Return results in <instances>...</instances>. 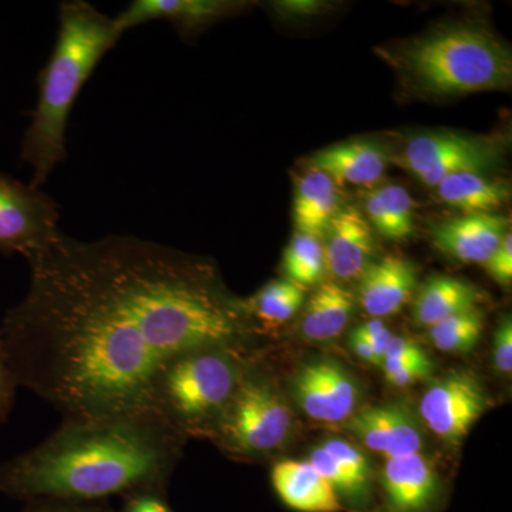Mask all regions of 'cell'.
I'll use <instances>...</instances> for the list:
<instances>
[{"label": "cell", "instance_id": "obj_1", "mask_svg": "<svg viewBox=\"0 0 512 512\" xmlns=\"http://www.w3.org/2000/svg\"><path fill=\"white\" fill-rule=\"evenodd\" d=\"M28 264V292L3 316L0 338L18 387L63 420L151 410L171 360L244 346L254 332L247 305L210 265L157 242L62 232Z\"/></svg>", "mask_w": 512, "mask_h": 512}, {"label": "cell", "instance_id": "obj_2", "mask_svg": "<svg viewBox=\"0 0 512 512\" xmlns=\"http://www.w3.org/2000/svg\"><path fill=\"white\" fill-rule=\"evenodd\" d=\"M185 439L154 410L63 420L42 443L0 464V491L72 501L153 493L173 473Z\"/></svg>", "mask_w": 512, "mask_h": 512}, {"label": "cell", "instance_id": "obj_3", "mask_svg": "<svg viewBox=\"0 0 512 512\" xmlns=\"http://www.w3.org/2000/svg\"><path fill=\"white\" fill-rule=\"evenodd\" d=\"M121 36L114 18L86 0L59 6L55 49L37 77V104L20 150L22 160L32 167V187L45 184L66 158L67 121L77 94Z\"/></svg>", "mask_w": 512, "mask_h": 512}, {"label": "cell", "instance_id": "obj_4", "mask_svg": "<svg viewBox=\"0 0 512 512\" xmlns=\"http://www.w3.org/2000/svg\"><path fill=\"white\" fill-rule=\"evenodd\" d=\"M396 62L421 92L436 97L507 89L510 49L485 28L454 25L406 43Z\"/></svg>", "mask_w": 512, "mask_h": 512}, {"label": "cell", "instance_id": "obj_5", "mask_svg": "<svg viewBox=\"0 0 512 512\" xmlns=\"http://www.w3.org/2000/svg\"><path fill=\"white\" fill-rule=\"evenodd\" d=\"M242 346H211L175 357L153 387L151 410L185 437L212 436L244 375Z\"/></svg>", "mask_w": 512, "mask_h": 512}, {"label": "cell", "instance_id": "obj_6", "mask_svg": "<svg viewBox=\"0 0 512 512\" xmlns=\"http://www.w3.org/2000/svg\"><path fill=\"white\" fill-rule=\"evenodd\" d=\"M292 424L291 409L274 384L245 366L212 437L229 453L261 456L285 443Z\"/></svg>", "mask_w": 512, "mask_h": 512}, {"label": "cell", "instance_id": "obj_7", "mask_svg": "<svg viewBox=\"0 0 512 512\" xmlns=\"http://www.w3.org/2000/svg\"><path fill=\"white\" fill-rule=\"evenodd\" d=\"M505 154V141L498 137L458 133H427L413 137L389 163L407 171L429 187L457 173H484Z\"/></svg>", "mask_w": 512, "mask_h": 512}, {"label": "cell", "instance_id": "obj_8", "mask_svg": "<svg viewBox=\"0 0 512 512\" xmlns=\"http://www.w3.org/2000/svg\"><path fill=\"white\" fill-rule=\"evenodd\" d=\"M60 207L40 188L0 174V252L26 261L62 235Z\"/></svg>", "mask_w": 512, "mask_h": 512}, {"label": "cell", "instance_id": "obj_9", "mask_svg": "<svg viewBox=\"0 0 512 512\" xmlns=\"http://www.w3.org/2000/svg\"><path fill=\"white\" fill-rule=\"evenodd\" d=\"M488 397L476 377L451 373L431 384L419 412L431 433L448 444L460 443L488 407Z\"/></svg>", "mask_w": 512, "mask_h": 512}, {"label": "cell", "instance_id": "obj_10", "mask_svg": "<svg viewBox=\"0 0 512 512\" xmlns=\"http://www.w3.org/2000/svg\"><path fill=\"white\" fill-rule=\"evenodd\" d=\"M293 396L309 419L336 424L356 413L360 393L348 370L332 360H320L299 370Z\"/></svg>", "mask_w": 512, "mask_h": 512}, {"label": "cell", "instance_id": "obj_11", "mask_svg": "<svg viewBox=\"0 0 512 512\" xmlns=\"http://www.w3.org/2000/svg\"><path fill=\"white\" fill-rule=\"evenodd\" d=\"M247 5L229 0H136L114 18V23L124 35L144 23L167 20L181 36L190 37L217 20L241 12Z\"/></svg>", "mask_w": 512, "mask_h": 512}, {"label": "cell", "instance_id": "obj_12", "mask_svg": "<svg viewBox=\"0 0 512 512\" xmlns=\"http://www.w3.org/2000/svg\"><path fill=\"white\" fill-rule=\"evenodd\" d=\"M348 427L363 446L386 458L410 456L423 448L420 424L400 404H383L355 413Z\"/></svg>", "mask_w": 512, "mask_h": 512}, {"label": "cell", "instance_id": "obj_13", "mask_svg": "<svg viewBox=\"0 0 512 512\" xmlns=\"http://www.w3.org/2000/svg\"><path fill=\"white\" fill-rule=\"evenodd\" d=\"M325 265L333 278H360L375 254L372 225L355 207L340 208L325 232Z\"/></svg>", "mask_w": 512, "mask_h": 512}, {"label": "cell", "instance_id": "obj_14", "mask_svg": "<svg viewBox=\"0 0 512 512\" xmlns=\"http://www.w3.org/2000/svg\"><path fill=\"white\" fill-rule=\"evenodd\" d=\"M510 222L504 215H463L440 222L431 232L434 247L464 264H487Z\"/></svg>", "mask_w": 512, "mask_h": 512}, {"label": "cell", "instance_id": "obj_15", "mask_svg": "<svg viewBox=\"0 0 512 512\" xmlns=\"http://www.w3.org/2000/svg\"><path fill=\"white\" fill-rule=\"evenodd\" d=\"M416 286V266L400 256H386L360 276V303L373 318L396 315L413 298Z\"/></svg>", "mask_w": 512, "mask_h": 512}, {"label": "cell", "instance_id": "obj_16", "mask_svg": "<svg viewBox=\"0 0 512 512\" xmlns=\"http://www.w3.org/2000/svg\"><path fill=\"white\" fill-rule=\"evenodd\" d=\"M383 485L392 512H423L437 491L433 466L420 453L386 458Z\"/></svg>", "mask_w": 512, "mask_h": 512}, {"label": "cell", "instance_id": "obj_17", "mask_svg": "<svg viewBox=\"0 0 512 512\" xmlns=\"http://www.w3.org/2000/svg\"><path fill=\"white\" fill-rule=\"evenodd\" d=\"M389 156L369 141L339 144L312 157V168L328 174L335 183L372 187L386 173Z\"/></svg>", "mask_w": 512, "mask_h": 512}, {"label": "cell", "instance_id": "obj_18", "mask_svg": "<svg viewBox=\"0 0 512 512\" xmlns=\"http://www.w3.org/2000/svg\"><path fill=\"white\" fill-rule=\"evenodd\" d=\"M272 484L288 507L302 512H338L335 488L308 461L285 460L272 470Z\"/></svg>", "mask_w": 512, "mask_h": 512}, {"label": "cell", "instance_id": "obj_19", "mask_svg": "<svg viewBox=\"0 0 512 512\" xmlns=\"http://www.w3.org/2000/svg\"><path fill=\"white\" fill-rule=\"evenodd\" d=\"M338 188L328 174L311 168L296 183L293 220L298 232L322 237L340 210Z\"/></svg>", "mask_w": 512, "mask_h": 512}, {"label": "cell", "instance_id": "obj_20", "mask_svg": "<svg viewBox=\"0 0 512 512\" xmlns=\"http://www.w3.org/2000/svg\"><path fill=\"white\" fill-rule=\"evenodd\" d=\"M440 201L464 215L495 214L511 197L510 184L483 173L448 175L436 185Z\"/></svg>", "mask_w": 512, "mask_h": 512}, {"label": "cell", "instance_id": "obj_21", "mask_svg": "<svg viewBox=\"0 0 512 512\" xmlns=\"http://www.w3.org/2000/svg\"><path fill=\"white\" fill-rule=\"evenodd\" d=\"M477 301L476 288L463 279L433 276L414 299L413 320L421 328L430 329L457 313L476 308Z\"/></svg>", "mask_w": 512, "mask_h": 512}, {"label": "cell", "instance_id": "obj_22", "mask_svg": "<svg viewBox=\"0 0 512 512\" xmlns=\"http://www.w3.org/2000/svg\"><path fill=\"white\" fill-rule=\"evenodd\" d=\"M355 309L352 293L336 282H325L316 289L301 323V332L312 342L338 338L348 326Z\"/></svg>", "mask_w": 512, "mask_h": 512}, {"label": "cell", "instance_id": "obj_23", "mask_svg": "<svg viewBox=\"0 0 512 512\" xmlns=\"http://www.w3.org/2000/svg\"><path fill=\"white\" fill-rule=\"evenodd\" d=\"M305 302V289L288 279L268 282L245 302L252 319L264 325H282L298 313Z\"/></svg>", "mask_w": 512, "mask_h": 512}, {"label": "cell", "instance_id": "obj_24", "mask_svg": "<svg viewBox=\"0 0 512 512\" xmlns=\"http://www.w3.org/2000/svg\"><path fill=\"white\" fill-rule=\"evenodd\" d=\"M326 271L320 238L296 232L284 255L286 279L305 289L315 285Z\"/></svg>", "mask_w": 512, "mask_h": 512}, {"label": "cell", "instance_id": "obj_25", "mask_svg": "<svg viewBox=\"0 0 512 512\" xmlns=\"http://www.w3.org/2000/svg\"><path fill=\"white\" fill-rule=\"evenodd\" d=\"M484 316L477 308L457 313L430 328L434 348L446 353H466L476 348L483 335Z\"/></svg>", "mask_w": 512, "mask_h": 512}, {"label": "cell", "instance_id": "obj_26", "mask_svg": "<svg viewBox=\"0 0 512 512\" xmlns=\"http://www.w3.org/2000/svg\"><path fill=\"white\" fill-rule=\"evenodd\" d=\"M377 197L392 222L393 239L403 241L412 237L414 231L413 200L402 185L387 184L376 188Z\"/></svg>", "mask_w": 512, "mask_h": 512}, {"label": "cell", "instance_id": "obj_27", "mask_svg": "<svg viewBox=\"0 0 512 512\" xmlns=\"http://www.w3.org/2000/svg\"><path fill=\"white\" fill-rule=\"evenodd\" d=\"M387 382L394 387H407L430 375L433 370L426 353L417 356L384 359L382 363Z\"/></svg>", "mask_w": 512, "mask_h": 512}, {"label": "cell", "instance_id": "obj_28", "mask_svg": "<svg viewBox=\"0 0 512 512\" xmlns=\"http://www.w3.org/2000/svg\"><path fill=\"white\" fill-rule=\"evenodd\" d=\"M322 447L338 461L340 467L352 478L360 494L365 493L367 480H369V464L366 457L348 441L333 439L326 441Z\"/></svg>", "mask_w": 512, "mask_h": 512}, {"label": "cell", "instance_id": "obj_29", "mask_svg": "<svg viewBox=\"0 0 512 512\" xmlns=\"http://www.w3.org/2000/svg\"><path fill=\"white\" fill-rule=\"evenodd\" d=\"M308 463L311 464L316 471L325 478L335 490L342 491V493L357 497L360 491L357 490L355 483L352 478L346 474V471L339 466L338 461L335 460L328 451L322 446L316 447L312 450L311 456H309Z\"/></svg>", "mask_w": 512, "mask_h": 512}, {"label": "cell", "instance_id": "obj_30", "mask_svg": "<svg viewBox=\"0 0 512 512\" xmlns=\"http://www.w3.org/2000/svg\"><path fill=\"white\" fill-rule=\"evenodd\" d=\"M18 384L10 370L8 356H6L5 345L0 338V424H5L9 420L10 414L15 407L16 392Z\"/></svg>", "mask_w": 512, "mask_h": 512}, {"label": "cell", "instance_id": "obj_31", "mask_svg": "<svg viewBox=\"0 0 512 512\" xmlns=\"http://www.w3.org/2000/svg\"><path fill=\"white\" fill-rule=\"evenodd\" d=\"M487 268L488 274L494 279L497 284L503 286H510L512 282V235L508 231L495 249L491 258L488 259L487 264L484 265Z\"/></svg>", "mask_w": 512, "mask_h": 512}, {"label": "cell", "instance_id": "obj_32", "mask_svg": "<svg viewBox=\"0 0 512 512\" xmlns=\"http://www.w3.org/2000/svg\"><path fill=\"white\" fill-rule=\"evenodd\" d=\"M494 366L504 375L512 372V320L505 316L494 335Z\"/></svg>", "mask_w": 512, "mask_h": 512}, {"label": "cell", "instance_id": "obj_33", "mask_svg": "<svg viewBox=\"0 0 512 512\" xmlns=\"http://www.w3.org/2000/svg\"><path fill=\"white\" fill-rule=\"evenodd\" d=\"M360 330L369 345L372 346L373 352L379 357L380 362L383 363L384 352H386L387 345L390 339L393 338V333L389 328L379 319H372L369 322L363 323L362 326L357 328Z\"/></svg>", "mask_w": 512, "mask_h": 512}, {"label": "cell", "instance_id": "obj_34", "mask_svg": "<svg viewBox=\"0 0 512 512\" xmlns=\"http://www.w3.org/2000/svg\"><path fill=\"white\" fill-rule=\"evenodd\" d=\"M272 8L285 18H306V16L319 15L326 9V3L316 2V0H288V2H276Z\"/></svg>", "mask_w": 512, "mask_h": 512}, {"label": "cell", "instance_id": "obj_35", "mask_svg": "<svg viewBox=\"0 0 512 512\" xmlns=\"http://www.w3.org/2000/svg\"><path fill=\"white\" fill-rule=\"evenodd\" d=\"M126 512H171V510L158 495L151 491H143L128 498Z\"/></svg>", "mask_w": 512, "mask_h": 512}, {"label": "cell", "instance_id": "obj_36", "mask_svg": "<svg viewBox=\"0 0 512 512\" xmlns=\"http://www.w3.org/2000/svg\"><path fill=\"white\" fill-rule=\"evenodd\" d=\"M424 353V350L414 340L406 336H394L390 339L384 352V359H396V357L417 356ZM383 359V360H384Z\"/></svg>", "mask_w": 512, "mask_h": 512}, {"label": "cell", "instance_id": "obj_37", "mask_svg": "<svg viewBox=\"0 0 512 512\" xmlns=\"http://www.w3.org/2000/svg\"><path fill=\"white\" fill-rule=\"evenodd\" d=\"M350 346H352L353 352H355L360 359L365 360V362L370 363V365L382 367V362H380L379 357L373 352L372 346L369 345V342H367L365 336L360 333L359 329L353 330L352 335H350Z\"/></svg>", "mask_w": 512, "mask_h": 512}, {"label": "cell", "instance_id": "obj_38", "mask_svg": "<svg viewBox=\"0 0 512 512\" xmlns=\"http://www.w3.org/2000/svg\"><path fill=\"white\" fill-rule=\"evenodd\" d=\"M32 503L28 507V512H99L93 508L76 507L72 504L50 505L43 503L39 498H32Z\"/></svg>", "mask_w": 512, "mask_h": 512}]
</instances>
